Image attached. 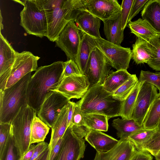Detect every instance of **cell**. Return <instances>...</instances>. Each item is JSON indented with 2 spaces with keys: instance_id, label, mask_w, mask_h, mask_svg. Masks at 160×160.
Wrapping results in <instances>:
<instances>
[{
  "instance_id": "obj_1",
  "label": "cell",
  "mask_w": 160,
  "mask_h": 160,
  "mask_svg": "<svg viewBox=\"0 0 160 160\" xmlns=\"http://www.w3.org/2000/svg\"><path fill=\"white\" fill-rule=\"evenodd\" d=\"M64 65V62L58 61L42 66L32 76L27 88V103L37 112L46 98L60 84Z\"/></svg>"
},
{
  "instance_id": "obj_2",
  "label": "cell",
  "mask_w": 160,
  "mask_h": 160,
  "mask_svg": "<svg viewBox=\"0 0 160 160\" xmlns=\"http://www.w3.org/2000/svg\"><path fill=\"white\" fill-rule=\"evenodd\" d=\"M122 101L113 98L112 93L106 90L102 84L90 87L77 103L84 114H97L108 118L119 116Z\"/></svg>"
},
{
  "instance_id": "obj_3",
  "label": "cell",
  "mask_w": 160,
  "mask_h": 160,
  "mask_svg": "<svg viewBox=\"0 0 160 160\" xmlns=\"http://www.w3.org/2000/svg\"><path fill=\"white\" fill-rule=\"evenodd\" d=\"M31 76L30 72L11 87L0 90V122L10 123L27 104V89Z\"/></svg>"
},
{
  "instance_id": "obj_4",
  "label": "cell",
  "mask_w": 160,
  "mask_h": 160,
  "mask_svg": "<svg viewBox=\"0 0 160 160\" xmlns=\"http://www.w3.org/2000/svg\"><path fill=\"white\" fill-rule=\"evenodd\" d=\"M85 0H63L55 8L45 12L47 22L46 37L55 42L61 31L70 21L75 19L79 13L84 10Z\"/></svg>"
},
{
  "instance_id": "obj_5",
  "label": "cell",
  "mask_w": 160,
  "mask_h": 160,
  "mask_svg": "<svg viewBox=\"0 0 160 160\" xmlns=\"http://www.w3.org/2000/svg\"><path fill=\"white\" fill-rule=\"evenodd\" d=\"M40 58L29 51L17 52L16 59L11 68L0 76V90L11 87L29 73L36 71Z\"/></svg>"
},
{
  "instance_id": "obj_6",
  "label": "cell",
  "mask_w": 160,
  "mask_h": 160,
  "mask_svg": "<svg viewBox=\"0 0 160 160\" xmlns=\"http://www.w3.org/2000/svg\"><path fill=\"white\" fill-rule=\"evenodd\" d=\"M37 112L28 104L22 106L11 122L10 130L22 157L30 144L31 125Z\"/></svg>"
},
{
  "instance_id": "obj_7",
  "label": "cell",
  "mask_w": 160,
  "mask_h": 160,
  "mask_svg": "<svg viewBox=\"0 0 160 160\" xmlns=\"http://www.w3.org/2000/svg\"><path fill=\"white\" fill-rule=\"evenodd\" d=\"M87 134L83 129L70 124L62 137L60 148L53 160H80L82 158L86 148L83 138Z\"/></svg>"
},
{
  "instance_id": "obj_8",
  "label": "cell",
  "mask_w": 160,
  "mask_h": 160,
  "mask_svg": "<svg viewBox=\"0 0 160 160\" xmlns=\"http://www.w3.org/2000/svg\"><path fill=\"white\" fill-rule=\"evenodd\" d=\"M18 1L24 6L20 13V25L29 34L46 37L47 22L44 11L40 9L33 0Z\"/></svg>"
},
{
  "instance_id": "obj_9",
  "label": "cell",
  "mask_w": 160,
  "mask_h": 160,
  "mask_svg": "<svg viewBox=\"0 0 160 160\" xmlns=\"http://www.w3.org/2000/svg\"><path fill=\"white\" fill-rule=\"evenodd\" d=\"M92 37L96 47L104 55L111 67L117 71L127 70L132 58L130 48L113 43L102 37Z\"/></svg>"
},
{
  "instance_id": "obj_10",
  "label": "cell",
  "mask_w": 160,
  "mask_h": 160,
  "mask_svg": "<svg viewBox=\"0 0 160 160\" xmlns=\"http://www.w3.org/2000/svg\"><path fill=\"white\" fill-rule=\"evenodd\" d=\"M83 33L76 26L74 20L65 26L55 41L56 47L60 48L67 56L77 63V55Z\"/></svg>"
},
{
  "instance_id": "obj_11",
  "label": "cell",
  "mask_w": 160,
  "mask_h": 160,
  "mask_svg": "<svg viewBox=\"0 0 160 160\" xmlns=\"http://www.w3.org/2000/svg\"><path fill=\"white\" fill-rule=\"evenodd\" d=\"M111 67L102 52L95 48L90 55L86 70L85 75L89 80L90 87L102 84L112 72Z\"/></svg>"
},
{
  "instance_id": "obj_12",
  "label": "cell",
  "mask_w": 160,
  "mask_h": 160,
  "mask_svg": "<svg viewBox=\"0 0 160 160\" xmlns=\"http://www.w3.org/2000/svg\"><path fill=\"white\" fill-rule=\"evenodd\" d=\"M69 101L60 93L54 92L44 101L37 112L38 117L51 128Z\"/></svg>"
},
{
  "instance_id": "obj_13",
  "label": "cell",
  "mask_w": 160,
  "mask_h": 160,
  "mask_svg": "<svg viewBox=\"0 0 160 160\" xmlns=\"http://www.w3.org/2000/svg\"><path fill=\"white\" fill-rule=\"evenodd\" d=\"M90 87L88 77L85 75H73L64 78L55 91L69 100L82 98Z\"/></svg>"
},
{
  "instance_id": "obj_14",
  "label": "cell",
  "mask_w": 160,
  "mask_h": 160,
  "mask_svg": "<svg viewBox=\"0 0 160 160\" xmlns=\"http://www.w3.org/2000/svg\"><path fill=\"white\" fill-rule=\"evenodd\" d=\"M158 94L157 88L154 85L142 82L132 112L131 119L142 125L148 109Z\"/></svg>"
},
{
  "instance_id": "obj_15",
  "label": "cell",
  "mask_w": 160,
  "mask_h": 160,
  "mask_svg": "<svg viewBox=\"0 0 160 160\" xmlns=\"http://www.w3.org/2000/svg\"><path fill=\"white\" fill-rule=\"evenodd\" d=\"M85 10L103 22L116 18L121 14V6L116 0H85Z\"/></svg>"
},
{
  "instance_id": "obj_16",
  "label": "cell",
  "mask_w": 160,
  "mask_h": 160,
  "mask_svg": "<svg viewBox=\"0 0 160 160\" xmlns=\"http://www.w3.org/2000/svg\"><path fill=\"white\" fill-rule=\"evenodd\" d=\"M137 150L129 138L120 139L118 144L109 151L97 152L93 160H131Z\"/></svg>"
},
{
  "instance_id": "obj_17",
  "label": "cell",
  "mask_w": 160,
  "mask_h": 160,
  "mask_svg": "<svg viewBox=\"0 0 160 160\" xmlns=\"http://www.w3.org/2000/svg\"><path fill=\"white\" fill-rule=\"evenodd\" d=\"M101 21L85 10L82 11L74 20L78 28L83 33L97 38L101 37L99 32Z\"/></svg>"
},
{
  "instance_id": "obj_18",
  "label": "cell",
  "mask_w": 160,
  "mask_h": 160,
  "mask_svg": "<svg viewBox=\"0 0 160 160\" xmlns=\"http://www.w3.org/2000/svg\"><path fill=\"white\" fill-rule=\"evenodd\" d=\"M85 139L94 148L97 152H107L114 147L119 140L106 134L102 131L89 129Z\"/></svg>"
},
{
  "instance_id": "obj_19",
  "label": "cell",
  "mask_w": 160,
  "mask_h": 160,
  "mask_svg": "<svg viewBox=\"0 0 160 160\" xmlns=\"http://www.w3.org/2000/svg\"><path fill=\"white\" fill-rule=\"evenodd\" d=\"M17 52L0 31V76L11 68L16 59Z\"/></svg>"
},
{
  "instance_id": "obj_20",
  "label": "cell",
  "mask_w": 160,
  "mask_h": 160,
  "mask_svg": "<svg viewBox=\"0 0 160 160\" xmlns=\"http://www.w3.org/2000/svg\"><path fill=\"white\" fill-rule=\"evenodd\" d=\"M96 47V44L93 38L87 34L84 33L78 53L77 63L82 74L85 75L89 57Z\"/></svg>"
},
{
  "instance_id": "obj_21",
  "label": "cell",
  "mask_w": 160,
  "mask_h": 160,
  "mask_svg": "<svg viewBox=\"0 0 160 160\" xmlns=\"http://www.w3.org/2000/svg\"><path fill=\"white\" fill-rule=\"evenodd\" d=\"M132 47V58L137 64L147 63L154 56V52L151 45L142 39L138 38Z\"/></svg>"
},
{
  "instance_id": "obj_22",
  "label": "cell",
  "mask_w": 160,
  "mask_h": 160,
  "mask_svg": "<svg viewBox=\"0 0 160 160\" xmlns=\"http://www.w3.org/2000/svg\"><path fill=\"white\" fill-rule=\"evenodd\" d=\"M141 14L142 18L147 21L158 33H160V0H148Z\"/></svg>"
},
{
  "instance_id": "obj_23",
  "label": "cell",
  "mask_w": 160,
  "mask_h": 160,
  "mask_svg": "<svg viewBox=\"0 0 160 160\" xmlns=\"http://www.w3.org/2000/svg\"><path fill=\"white\" fill-rule=\"evenodd\" d=\"M120 14L115 19L103 22V30L107 40L120 45L124 39V31L121 29Z\"/></svg>"
},
{
  "instance_id": "obj_24",
  "label": "cell",
  "mask_w": 160,
  "mask_h": 160,
  "mask_svg": "<svg viewBox=\"0 0 160 160\" xmlns=\"http://www.w3.org/2000/svg\"><path fill=\"white\" fill-rule=\"evenodd\" d=\"M131 32L138 38L142 39L147 42L157 36L159 33L146 20L139 18L128 23Z\"/></svg>"
},
{
  "instance_id": "obj_25",
  "label": "cell",
  "mask_w": 160,
  "mask_h": 160,
  "mask_svg": "<svg viewBox=\"0 0 160 160\" xmlns=\"http://www.w3.org/2000/svg\"><path fill=\"white\" fill-rule=\"evenodd\" d=\"M68 110L66 105L62 109L51 128V138L49 144V152L52 149L59 140L63 137L68 128Z\"/></svg>"
},
{
  "instance_id": "obj_26",
  "label": "cell",
  "mask_w": 160,
  "mask_h": 160,
  "mask_svg": "<svg viewBox=\"0 0 160 160\" xmlns=\"http://www.w3.org/2000/svg\"><path fill=\"white\" fill-rule=\"evenodd\" d=\"M112 125L117 130V135L121 139L128 138L136 131L144 128L142 125L132 119H114L112 121Z\"/></svg>"
},
{
  "instance_id": "obj_27",
  "label": "cell",
  "mask_w": 160,
  "mask_h": 160,
  "mask_svg": "<svg viewBox=\"0 0 160 160\" xmlns=\"http://www.w3.org/2000/svg\"><path fill=\"white\" fill-rule=\"evenodd\" d=\"M127 70H120L111 72L102 84L107 91L112 93L132 76Z\"/></svg>"
},
{
  "instance_id": "obj_28",
  "label": "cell",
  "mask_w": 160,
  "mask_h": 160,
  "mask_svg": "<svg viewBox=\"0 0 160 160\" xmlns=\"http://www.w3.org/2000/svg\"><path fill=\"white\" fill-rule=\"evenodd\" d=\"M160 119V93L151 105L143 121L142 125L146 129H156Z\"/></svg>"
},
{
  "instance_id": "obj_29",
  "label": "cell",
  "mask_w": 160,
  "mask_h": 160,
  "mask_svg": "<svg viewBox=\"0 0 160 160\" xmlns=\"http://www.w3.org/2000/svg\"><path fill=\"white\" fill-rule=\"evenodd\" d=\"M49 129V127L35 115L31 125V145L44 142Z\"/></svg>"
},
{
  "instance_id": "obj_30",
  "label": "cell",
  "mask_w": 160,
  "mask_h": 160,
  "mask_svg": "<svg viewBox=\"0 0 160 160\" xmlns=\"http://www.w3.org/2000/svg\"><path fill=\"white\" fill-rule=\"evenodd\" d=\"M83 119L85 125L89 129L104 132L108 130V119L105 115L83 113Z\"/></svg>"
},
{
  "instance_id": "obj_31",
  "label": "cell",
  "mask_w": 160,
  "mask_h": 160,
  "mask_svg": "<svg viewBox=\"0 0 160 160\" xmlns=\"http://www.w3.org/2000/svg\"><path fill=\"white\" fill-rule=\"evenodd\" d=\"M142 82L139 81L130 94L122 101L118 114L122 119H131V115L134 108L137 95Z\"/></svg>"
},
{
  "instance_id": "obj_32",
  "label": "cell",
  "mask_w": 160,
  "mask_h": 160,
  "mask_svg": "<svg viewBox=\"0 0 160 160\" xmlns=\"http://www.w3.org/2000/svg\"><path fill=\"white\" fill-rule=\"evenodd\" d=\"M22 157L10 130L0 160H20Z\"/></svg>"
},
{
  "instance_id": "obj_33",
  "label": "cell",
  "mask_w": 160,
  "mask_h": 160,
  "mask_svg": "<svg viewBox=\"0 0 160 160\" xmlns=\"http://www.w3.org/2000/svg\"><path fill=\"white\" fill-rule=\"evenodd\" d=\"M138 82L136 74L131 77L112 93L115 99L122 101L125 100L133 90Z\"/></svg>"
},
{
  "instance_id": "obj_34",
  "label": "cell",
  "mask_w": 160,
  "mask_h": 160,
  "mask_svg": "<svg viewBox=\"0 0 160 160\" xmlns=\"http://www.w3.org/2000/svg\"><path fill=\"white\" fill-rule=\"evenodd\" d=\"M156 131V129L143 128L136 131L128 138L138 150H141L142 146L148 142Z\"/></svg>"
},
{
  "instance_id": "obj_35",
  "label": "cell",
  "mask_w": 160,
  "mask_h": 160,
  "mask_svg": "<svg viewBox=\"0 0 160 160\" xmlns=\"http://www.w3.org/2000/svg\"><path fill=\"white\" fill-rule=\"evenodd\" d=\"M154 52L153 58L147 63L153 70L160 71V33L148 42Z\"/></svg>"
},
{
  "instance_id": "obj_36",
  "label": "cell",
  "mask_w": 160,
  "mask_h": 160,
  "mask_svg": "<svg viewBox=\"0 0 160 160\" xmlns=\"http://www.w3.org/2000/svg\"><path fill=\"white\" fill-rule=\"evenodd\" d=\"M138 81L154 85L159 90L160 93V72H153L141 70Z\"/></svg>"
},
{
  "instance_id": "obj_37",
  "label": "cell",
  "mask_w": 160,
  "mask_h": 160,
  "mask_svg": "<svg viewBox=\"0 0 160 160\" xmlns=\"http://www.w3.org/2000/svg\"><path fill=\"white\" fill-rule=\"evenodd\" d=\"M160 150V132L156 131L151 138L142 147L141 150L146 151L155 156Z\"/></svg>"
},
{
  "instance_id": "obj_38",
  "label": "cell",
  "mask_w": 160,
  "mask_h": 160,
  "mask_svg": "<svg viewBox=\"0 0 160 160\" xmlns=\"http://www.w3.org/2000/svg\"><path fill=\"white\" fill-rule=\"evenodd\" d=\"M134 0H123L121 6L120 24L121 29L124 30L128 23V20Z\"/></svg>"
},
{
  "instance_id": "obj_39",
  "label": "cell",
  "mask_w": 160,
  "mask_h": 160,
  "mask_svg": "<svg viewBox=\"0 0 160 160\" xmlns=\"http://www.w3.org/2000/svg\"><path fill=\"white\" fill-rule=\"evenodd\" d=\"M82 74L78 65L72 60L69 59L64 62V69L61 77L64 78L73 75Z\"/></svg>"
},
{
  "instance_id": "obj_40",
  "label": "cell",
  "mask_w": 160,
  "mask_h": 160,
  "mask_svg": "<svg viewBox=\"0 0 160 160\" xmlns=\"http://www.w3.org/2000/svg\"><path fill=\"white\" fill-rule=\"evenodd\" d=\"M11 123L0 122V156L3 152L8 136Z\"/></svg>"
},
{
  "instance_id": "obj_41",
  "label": "cell",
  "mask_w": 160,
  "mask_h": 160,
  "mask_svg": "<svg viewBox=\"0 0 160 160\" xmlns=\"http://www.w3.org/2000/svg\"><path fill=\"white\" fill-rule=\"evenodd\" d=\"M71 124L78 126H85L83 119V113L78 105L75 102Z\"/></svg>"
},
{
  "instance_id": "obj_42",
  "label": "cell",
  "mask_w": 160,
  "mask_h": 160,
  "mask_svg": "<svg viewBox=\"0 0 160 160\" xmlns=\"http://www.w3.org/2000/svg\"><path fill=\"white\" fill-rule=\"evenodd\" d=\"M148 1V0H134L128 20V23L141 10L143 9L145 5Z\"/></svg>"
},
{
  "instance_id": "obj_43",
  "label": "cell",
  "mask_w": 160,
  "mask_h": 160,
  "mask_svg": "<svg viewBox=\"0 0 160 160\" xmlns=\"http://www.w3.org/2000/svg\"><path fill=\"white\" fill-rule=\"evenodd\" d=\"M152 154L149 152L143 150H137L131 160H152Z\"/></svg>"
},
{
  "instance_id": "obj_44",
  "label": "cell",
  "mask_w": 160,
  "mask_h": 160,
  "mask_svg": "<svg viewBox=\"0 0 160 160\" xmlns=\"http://www.w3.org/2000/svg\"><path fill=\"white\" fill-rule=\"evenodd\" d=\"M62 141V137L58 141L52 149L49 152L48 160H53L58 153Z\"/></svg>"
},
{
  "instance_id": "obj_45",
  "label": "cell",
  "mask_w": 160,
  "mask_h": 160,
  "mask_svg": "<svg viewBox=\"0 0 160 160\" xmlns=\"http://www.w3.org/2000/svg\"><path fill=\"white\" fill-rule=\"evenodd\" d=\"M75 102L69 101L67 106L68 110V127L72 123V118L73 112Z\"/></svg>"
},
{
  "instance_id": "obj_46",
  "label": "cell",
  "mask_w": 160,
  "mask_h": 160,
  "mask_svg": "<svg viewBox=\"0 0 160 160\" xmlns=\"http://www.w3.org/2000/svg\"><path fill=\"white\" fill-rule=\"evenodd\" d=\"M36 148V145L31 144L28 150L20 160H29L32 157Z\"/></svg>"
},
{
  "instance_id": "obj_47",
  "label": "cell",
  "mask_w": 160,
  "mask_h": 160,
  "mask_svg": "<svg viewBox=\"0 0 160 160\" xmlns=\"http://www.w3.org/2000/svg\"><path fill=\"white\" fill-rule=\"evenodd\" d=\"M49 148L48 147L41 157L38 160H48L49 154Z\"/></svg>"
},
{
  "instance_id": "obj_48",
  "label": "cell",
  "mask_w": 160,
  "mask_h": 160,
  "mask_svg": "<svg viewBox=\"0 0 160 160\" xmlns=\"http://www.w3.org/2000/svg\"><path fill=\"white\" fill-rule=\"evenodd\" d=\"M0 31H1L3 29V25L2 23V18L1 15V12H0Z\"/></svg>"
},
{
  "instance_id": "obj_49",
  "label": "cell",
  "mask_w": 160,
  "mask_h": 160,
  "mask_svg": "<svg viewBox=\"0 0 160 160\" xmlns=\"http://www.w3.org/2000/svg\"><path fill=\"white\" fill-rule=\"evenodd\" d=\"M154 157L155 160H160V152H158Z\"/></svg>"
},
{
  "instance_id": "obj_50",
  "label": "cell",
  "mask_w": 160,
  "mask_h": 160,
  "mask_svg": "<svg viewBox=\"0 0 160 160\" xmlns=\"http://www.w3.org/2000/svg\"><path fill=\"white\" fill-rule=\"evenodd\" d=\"M156 130L158 132H160V119L159 121L157 126L156 128Z\"/></svg>"
},
{
  "instance_id": "obj_51",
  "label": "cell",
  "mask_w": 160,
  "mask_h": 160,
  "mask_svg": "<svg viewBox=\"0 0 160 160\" xmlns=\"http://www.w3.org/2000/svg\"><path fill=\"white\" fill-rule=\"evenodd\" d=\"M160 152V150L158 152Z\"/></svg>"
}]
</instances>
